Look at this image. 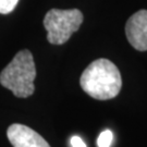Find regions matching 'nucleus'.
<instances>
[{"label": "nucleus", "instance_id": "5", "mask_svg": "<svg viewBox=\"0 0 147 147\" xmlns=\"http://www.w3.org/2000/svg\"><path fill=\"white\" fill-rule=\"evenodd\" d=\"M7 136L13 147H50L47 141L30 126L14 123L8 127Z\"/></svg>", "mask_w": 147, "mask_h": 147}, {"label": "nucleus", "instance_id": "2", "mask_svg": "<svg viewBox=\"0 0 147 147\" xmlns=\"http://www.w3.org/2000/svg\"><path fill=\"white\" fill-rule=\"evenodd\" d=\"M36 78V68L30 50L23 49L16 53L1 73L0 84L10 89L14 96L26 98L35 90L34 81Z\"/></svg>", "mask_w": 147, "mask_h": 147}, {"label": "nucleus", "instance_id": "1", "mask_svg": "<svg viewBox=\"0 0 147 147\" xmlns=\"http://www.w3.org/2000/svg\"><path fill=\"white\" fill-rule=\"evenodd\" d=\"M80 85L86 94L95 99H112L119 95L122 87L121 73L110 60L97 59L83 71Z\"/></svg>", "mask_w": 147, "mask_h": 147}, {"label": "nucleus", "instance_id": "3", "mask_svg": "<svg viewBox=\"0 0 147 147\" xmlns=\"http://www.w3.org/2000/svg\"><path fill=\"white\" fill-rule=\"evenodd\" d=\"M83 13L79 9H51L44 18L48 42L53 45H63L70 39L83 23Z\"/></svg>", "mask_w": 147, "mask_h": 147}, {"label": "nucleus", "instance_id": "8", "mask_svg": "<svg viewBox=\"0 0 147 147\" xmlns=\"http://www.w3.org/2000/svg\"><path fill=\"white\" fill-rule=\"evenodd\" d=\"M71 145L72 147H86V144L80 136L71 137Z\"/></svg>", "mask_w": 147, "mask_h": 147}, {"label": "nucleus", "instance_id": "4", "mask_svg": "<svg viewBox=\"0 0 147 147\" xmlns=\"http://www.w3.org/2000/svg\"><path fill=\"white\" fill-rule=\"evenodd\" d=\"M125 35L133 48L147 51V10L135 12L125 24Z\"/></svg>", "mask_w": 147, "mask_h": 147}, {"label": "nucleus", "instance_id": "7", "mask_svg": "<svg viewBox=\"0 0 147 147\" xmlns=\"http://www.w3.org/2000/svg\"><path fill=\"white\" fill-rule=\"evenodd\" d=\"M19 0H0V13L8 14L14 10Z\"/></svg>", "mask_w": 147, "mask_h": 147}, {"label": "nucleus", "instance_id": "6", "mask_svg": "<svg viewBox=\"0 0 147 147\" xmlns=\"http://www.w3.org/2000/svg\"><path fill=\"white\" fill-rule=\"evenodd\" d=\"M113 140V134L110 130H106L101 132L97 138V146L98 147H110Z\"/></svg>", "mask_w": 147, "mask_h": 147}]
</instances>
